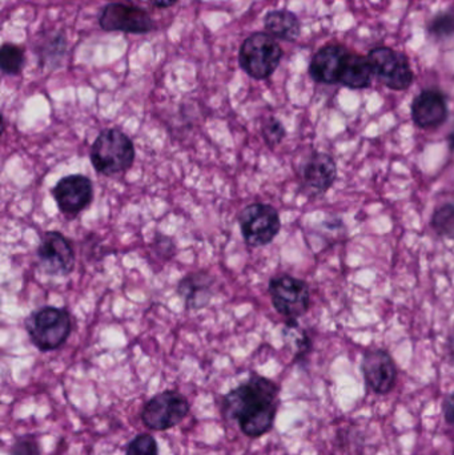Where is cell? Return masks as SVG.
<instances>
[{"mask_svg": "<svg viewBox=\"0 0 454 455\" xmlns=\"http://www.w3.org/2000/svg\"><path fill=\"white\" fill-rule=\"evenodd\" d=\"M348 53V50L340 44H328L320 48L309 64L312 79L323 84L339 83Z\"/></svg>", "mask_w": 454, "mask_h": 455, "instance_id": "cell-14", "label": "cell"}, {"mask_svg": "<svg viewBox=\"0 0 454 455\" xmlns=\"http://www.w3.org/2000/svg\"><path fill=\"white\" fill-rule=\"evenodd\" d=\"M24 50L18 45L5 43L0 50V66L2 71L7 75L20 74L24 67Z\"/></svg>", "mask_w": 454, "mask_h": 455, "instance_id": "cell-19", "label": "cell"}, {"mask_svg": "<svg viewBox=\"0 0 454 455\" xmlns=\"http://www.w3.org/2000/svg\"><path fill=\"white\" fill-rule=\"evenodd\" d=\"M178 0H151L152 4L157 8H168L172 7Z\"/></svg>", "mask_w": 454, "mask_h": 455, "instance_id": "cell-27", "label": "cell"}, {"mask_svg": "<svg viewBox=\"0 0 454 455\" xmlns=\"http://www.w3.org/2000/svg\"><path fill=\"white\" fill-rule=\"evenodd\" d=\"M283 58V50L272 35L256 32L244 40L240 48V67L256 80L272 76Z\"/></svg>", "mask_w": 454, "mask_h": 455, "instance_id": "cell-4", "label": "cell"}, {"mask_svg": "<svg viewBox=\"0 0 454 455\" xmlns=\"http://www.w3.org/2000/svg\"><path fill=\"white\" fill-rule=\"evenodd\" d=\"M264 26L269 35L285 42H295L300 36V20L291 11H271L264 19Z\"/></svg>", "mask_w": 454, "mask_h": 455, "instance_id": "cell-18", "label": "cell"}, {"mask_svg": "<svg viewBox=\"0 0 454 455\" xmlns=\"http://www.w3.org/2000/svg\"><path fill=\"white\" fill-rule=\"evenodd\" d=\"M178 291L188 309H202L212 299V278L207 273H192L180 281Z\"/></svg>", "mask_w": 454, "mask_h": 455, "instance_id": "cell-16", "label": "cell"}, {"mask_svg": "<svg viewBox=\"0 0 454 455\" xmlns=\"http://www.w3.org/2000/svg\"><path fill=\"white\" fill-rule=\"evenodd\" d=\"M189 413V403L175 390H165L152 397L141 411V421L148 429L156 432L178 427Z\"/></svg>", "mask_w": 454, "mask_h": 455, "instance_id": "cell-5", "label": "cell"}, {"mask_svg": "<svg viewBox=\"0 0 454 455\" xmlns=\"http://www.w3.org/2000/svg\"><path fill=\"white\" fill-rule=\"evenodd\" d=\"M447 117V99L440 91H423L413 100L412 119L418 128L432 130L440 127L444 124Z\"/></svg>", "mask_w": 454, "mask_h": 455, "instance_id": "cell-13", "label": "cell"}, {"mask_svg": "<svg viewBox=\"0 0 454 455\" xmlns=\"http://www.w3.org/2000/svg\"><path fill=\"white\" fill-rule=\"evenodd\" d=\"M362 374L368 387L378 395H388L396 385V363L383 349H373L364 355Z\"/></svg>", "mask_w": 454, "mask_h": 455, "instance_id": "cell-12", "label": "cell"}, {"mask_svg": "<svg viewBox=\"0 0 454 455\" xmlns=\"http://www.w3.org/2000/svg\"><path fill=\"white\" fill-rule=\"evenodd\" d=\"M450 146H452V148L454 149V127L452 130V133H450Z\"/></svg>", "mask_w": 454, "mask_h": 455, "instance_id": "cell-28", "label": "cell"}, {"mask_svg": "<svg viewBox=\"0 0 454 455\" xmlns=\"http://www.w3.org/2000/svg\"><path fill=\"white\" fill-rule=\"evenodd\" d=\"M338 168L328 154H315L304 167V183L317 194L327 192L335 183Z\"/></svg>", "mask_w": 454, "mask_h": 455, "instance_id": "cell-15", "label": "cell"}, {"mask_svg": "<svg viewBox=\"0 0 454 455\" xmlns=\"http://www.w3.org/2000/svg\"><path fill=\"white\" fill-rule=\"evenodd\" d=\"M135 160L132 140L116 128L100 132L91 148L93 168L104 176L125 172Z\"/></svg>", "mask_w": 454, "mask_h": 455, "instance_id": "cell-2", "label": "cell"}, {"mask_svg": "<svg viewBox=\"0 0 454 455\" xmlns=\"http://www.w3.org/2000/svg\"><path fill=\"white\" fill-rule=\"evenodd\" d=\"M282 228L279 213L272 205L256 203L240 215V229L245 243L253 248L272 243Z\"/></svg>", "mask_w": 454, "mask_h": 455, "instance_id": "cell-6", "label": "cell"}, {"mask_svg": "<svg viewBox=\"0 0 454 455\" xmlns=\"http://www.w3.org/2000/svg\"><path fill=\"white\" fill-rule=\"evenodd\" d=\"M27 333L40 352H51L66 344L72 331L71 317L63 307H44L26 320Z\"/></svg>", "mask_w": 454, "mask_h": 455, "instance_id": "cell-3", "label": "cell"}, {"mask_svg": "<svg viewBox=\"0 0 454 455\" xmlns=\"http://www.w3.org/2000/svg\"><path fill=\"white\" fill-rule=\"evenodd\" d=\"M125 455H159L156 440L149 435H140L131 441Z\"/></svg>", "mask_w": 454, "mask_h": 455, "instance_id": "cell-22", "label": "cell"}, {"mask_svg": "<svg viewBox=\"0 0 454 455\" xmlns=\"http://www.w3.org/2000/svg\"><path fill=\"white\" fill-rule=\"evenodd\" d=\"M269 293L275 309L290 320L306 315L311 304L308 285L292 275H283L272 278Z\"/></svg>", "mask_w": 454, "mask_h": 455, "instance_id": "cell-8", "label": "cell"}, {"mask_svg": "<svg viewBox=\"0 0 454 455\" xmlns=\"http://www.w3.org/2000/svg\"><path fill=\"white\" fill-rule=\"evenodd\" d=\"M431 224L437 235L454 240V205L447 204L439 208Z\"/></svg>", "mask_w": 454, "mask_h": 455, "instance_id": "cell-20", "label": "cell"}, {"mask_svg": "<svg viewBox=\"0 0 454 455\" xmlns=\"http://www.w3.org/2000/svg\"><path fill=\"white\" fill-rule=\"evenodd\" d=\"M373 76H375V71H373L368 56L354 55V53L349 52L339 83L344 87L352 88V90H362V88L370 87Z\"/></svg>", "mask_w": 454, "mask_h": 455, "instance_id": "cell-17", "label": "cell"}, {"mask_svg": "<svg viewBox=\"0 0 454 455\" xmlns=\"http://www.w3.org/2000/svg\"><path fill=\"white\" fill-rule=\"evenodd\" d=\"M376 76L386 87L394 91H405L415 80L412 66L407 56L389 47L373 48L368 53Z\"/></svg>", "mask_w": 454, "mask_h": 455, "instance_id": "cell-7", "label": "cell"}, {"mask_svg": "<svg viewBox=\"0 0 454 455\" xmlns=\"http://www.w3.org/2000/svg\"><path fill=\"white\" fill-rule=\"evenodd\" d=\"M52 196L60 212L77 215L92 203V181L87 176H66L53 187Z\"/></svg>", "mask_w": 454, "mask_h": 455, "instance_id": "cell-11", "label": "cell"}, {"mask_svg": "<svg viewBox=\"0 0 454 455\" xmlns=\"http://www.w3.org/2000/svg\"><path fill=\"white\" fill-rule=\"evenodd\" d=\"M280 387L272 379L251 374L223 398V416L236 422L243 435L259 438L274 427Z\"/></svg>", "mask_w": 454, "mask_h": 455, "instance_id": "cell-1", "label": "cell"}, {"mask_svg": "<svg viewBox=\"0 0 454 455\" xmlns=\"http://www.w3.org/2000/svg\"><path fill=\"white\" fill-rule=\"evenodd\" d=\"M442 411H444L445 421L454 427V392L445 398Z\"/></svg>", "mask_w": 454, "mask_h": 455, "instance_id": "cell-25", "label": "cell"}, {"mask_svg": "<svg viewBox=\"0 0 454 455\" xmlns=\"http://www.w3.org/2000/svg\"><path fill=\"white\" fill-rule=\"evenodd\" d=\"M431 36L437 40L450 39L454 35V12H442L432 19L428 26Z\"/></svg>", "mask_w": 454, "mask_h": 455, "instance_id": "cell-21", "label": "cell"}, {"mask_svg": "<svg viewBox=\"0 0 454 455\" xmlns=\"http://www.w3.org/2000/svg\"><path fill=\"white\" fill-rule=\"evenodd\" d=\"M11 455H40L39 443L31 435L19 438L11 448Z\"/></svg>", "mask_w": 454, "mask_h": 455, "instance_id": "cell-24", "label": "cell"}, {"mask_svg": "<svg viewBox=\"0 0 454 455\" xmlns=\"http://www.w3.org/2000/svg\"><path fill=\"white\" fill-rule=\"evenodd\" d=\"M37 259L40 267L47 275H69L75 267V251L68 238L61 233L45 232L37 246Z\"/></svg>", "mask_w": 454, "mask_h": 455, "instance_id": "cell-10", "label": "cell"}, {"mask_svg": "<svg viewBox=\"0 0 454 455\" xmlns=\"http://www.w3.org/2000/svg\"><path fill=\"white\" fill-rule=\"evenodd\" d=\"M447 352L448 357H450L454 365V331L450 333V339H448Z\"/></svg>", "mask_w": 454, "mask_h": 455, "instance_id": "cell-26", "label": "cell"}, {"mask_svg": "<svg viewBox=\"0 0 454 455\" xmlns=\"http://www.w3.org/2000/svg\"><path fill=\"white\" fill-rule=\"evenodd\" d=\"M263 138L269 147L277 146L285 138V128L279 120L269 117L263 125Z\"/></svg>", "mask_w": 454, "mask_h": 455, "instance_id": "cell-23", "label": "cell"}, {"mask_svg": "<svg viewBox=\"0 0 454 455\" xmlns=\"http://www.w3.org/2000/svg\"><path fill=\"white\" fill-rule=\"evenodd\" d=\"M101 28L107 32L148 34L155 28L154 20L143 8L125 3H109L99 18Z\"/></svg>", "mask_w": 454, "mask_h": 455, "instance_id": "cell-9", "label": "cell"}]
</instances>
